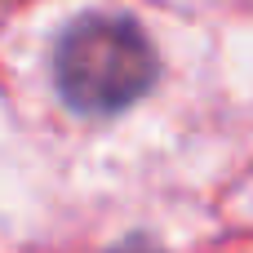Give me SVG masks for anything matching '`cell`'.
Segmentation results:
<instances>
[{"label":"cell","mask_w":253,"mask_h":253,"mask_svg":"<svg viewBox=\"0 0 253 253\" xmlns=\"http://www.w3.org/2000/svg\"><path fill=\"white\" fill-rule=\"evenodd\" d=\"M156 44L129 13H80L53 49L58 93L84 116L125 111L156 84Z\"/></svg>","instance_id":"cell-1"}]
</instances>
